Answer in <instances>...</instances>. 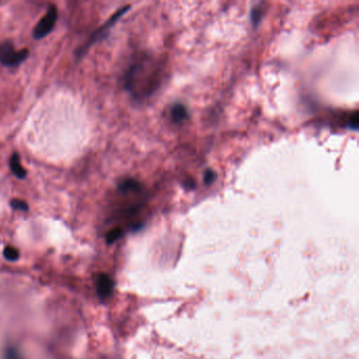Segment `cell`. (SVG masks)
<instances>
[{
  "label": "cell",
  "instance_id": "obj_1",
  "mask_svg": "<svg viewBox=\"0 0 359 359\" xmlns=\"http://www.w3.org/2000/svg\"><path fill=\"white\" fill-rule=\"evenodd\" d=\"M159 83V69L154 60L141 57L136 59L124 75V88L135 99L152 95Z\"/></svg>",
  "mask_w": 359,
  "mask_h": 359
},
{
  "label": "cell",
  "instance_id": "obj_2",
  "mask_svg": "<svg viewBox=\"0 0 359 359\" xmlns=\"http://www.w3.org/2000/svg\"><path fill=\"white\" fill-rule=\"evenodd\" d=\"M29 56V50L24 49L16 52L12 41L0 42V63L5 67L15 68L21 65Z\"/></svg>",
  "mask_w": 359,
  "mask_h": 359
},
{
  "label": "cell",
  "instance_id": "obj_3",
  "mask_svg": "<svg viewBox=\"0 0 359 359\" xmlns=\"http://www.w3.org/2000/svg\"><path fill=\"white\" fill-rule=\"evenodd\" d=\"M129 9H130V6H126V7L121 8V9L118 10L117 12H116L102 27H100L99 29H97L96 31H95L94 33L92 34L91 38L89 39V41L86 42V44H84V46L81 47V48L76 52L77 57H78V58H81L82 56H84V54H86L87 50H88L92 45H94L95 42L98 41V40H101L105 35H108L109 30L113 27V25H114V24L116 23V21H117L124 13L128 12Z\"/></svg>",
  "mask_w": 359,
  "mask_h": 359
},
{
  "label": "cell",
  "instance_id": "obj_4",
  "mask_svg": "<svg viewBox=\"0 0 359 359\" xmlns=\"http://www.w3.org/2000/svg\"><path fill=\"white\" fill-rule=\"evenodd\" d=\"M57 18H58L57 8L54 5H50L47 14L45 15V17L41 18V20L35 27L33 31V37L35 39H41L48 36L52 32V30L54 29Z\"/></svg>",
  "mask_w": 359,
  "mask_h": 359
},
{
  "label": "cell",
  "instance_id": "obj_5",
  "mask_svg": "<svg viewBox=\"0 0 359 359\" xmlns=\"http://www.w3.org/2000/svg\"><path fill=\"white\" fill-rule=\"evenodd\" d=\"M141 190V185L134 178H124L118 184L117 191L122 194H137Z\"/></svg>",
  "mask_w": 359,
  "mask_h": 359
},
{
  "label": "cell",
  "instance_id": "obj_6",
  "mask_svg": "<svg viewBox=\"0 0 359 359\" xmlns=\"http://www.w3.org/2000/svg\"><path fill=\"white\" fill-rule=\"evenodd\" d=\"M113 291V281L107 275V274H101L97 279V292L99 297L104 299L108 298Z\"/></svg>",
  "mask_w": 359,
  "mask_h": 359
},
{
  "label": "cell",
  "instance_id": "obj_7",
  "mask_svg": "<svg viewBox=\"0 0 359 359\" xmlns=\"http://www.w3.org/2000/svg\"><path fill=\"white\" fill-rule=\"evenodd\" d=\"M10 167L12 173L19 179H24L27 176V171L21 165L20 156L18 153H14L10 158Z\"/></svg>",
  "mask_w": 359,
  "mask_h": 359
},
{
  "label": "cell",
  "instance_id": "obj_8",
  "mask_svg": "<svg viewBox=\"0 0 359 359\" xmlns=\"http://www.w3.org/2000/svg\"><path fill=\"white\" fill-rule=\"evenodd\" d=\"M171 118L175 123H183L189 119V112L182 103H176L171 110Z\"/></svg>",
  "mask_w": 359,
  "mask_h": 359
},
{
  "label": "cell",
  "instance_id": "obj_9",
  "mask_svg": "<svg viewBox=\"0 0 359 359\" xmlns=\"http://www.w3.org/2000/svg\"><path fill=\"white\" fill-rule=\"evenodd\" d=\"M123 234V230L121 228H115L111 230L107 235V242L108 244H113L114 241L119 239Z\"/></svg>",
  "mask_w": 359,
  "mask_h": 359
},
{
  "label": "cell",
  "instance_id": "obj_10",
  "mask_svg": "<svg viewBox=\"0 0 359 359\" xmlns=\"http://www.w3.org/2000/svg\"><path fill=\"white\" fill-rule=\"evenodd\" d=\"M10 205H11V207H12L13 209L18 210V211H23V212H28V211H29V206H28V204L25 202V200H21V199H12V200H11Z\"/></svg>",
  "mask_w": 359,
  "mask_h": 359
},
{
  "label": "cell",
  "instance_id": "obj_11",
  "mask_svg": "<svg viewBox=\"0 0 359 359\" xmlns=\"http://www.w3.org/2000/svg\"><path fill=\"white\" fill-rule=\"evenodd\" d=\"M4 255L5 257L8 259V260H11V261H14V260H17L18 257H19V252L13 248V247H7L4 251Z\"/></svg>",
  "mask_w": 359,
  "mask_h": 359
},
{
  "label": "cell",
  "instance_id": "obj_12",
  "mask_svg": "<svg viewBox=\"0 0 359 359\" xmlns=\"http://www.w3.org/2000/svg\"><path fill=\"white\" fill-rule=\"evenodd\" d=\"M215 179H216V174H215V172L213 170H210V168H209V170H207L205 172L204 182H205L206 186L212 185L215 182Z\"/></svg>",
  "mask_w": 359,
  "mask_h": 359
},
{
  "label": "cell",
  "instance_id": "obj_13",
  "mask_svg": "<svg viewBox=\"0 0 359 359\" xmlns=\"http://www.w3.org/2000/svg\"><path fill=\"white\" fill-rule=\"evenodd\" d=\"M358 118H359V114L357 111H355L352 115L351 117L349 119V121H347V126H349L350 129L352 130H357L358 129Z\"/></svg>",
  "mask_w": 359,
  "mask_h": 359
},
{
  "label": "cell",
  "instance_id": "obj_14",
  "mask_svg": "<svg viewBox=\"0 0 359 359\" xmlns=\"http://www.w3.org/2000/svg\"><path fill=\"white\" fill-rule=\"evenodd\" d=\"M261 9L260 8H254L252 11V21L254 25H257L261 18Z\"/></svg>",
  "mask_w": 359,
  "mask_h": 359
},
{
  "label": "cell",
  "instance_id": "obj_15",
  "mask_svg": "<svg viewBox=\"0 0 359 359\" xmlns=\"http://www.w3.org/2000/svg\"><path fill=\"white\" fill-rule=\"evenodd\" d=\"M7 359H20V357H19L18 353L15 350L11 349L7 353Z\"/></svg>",
  "mask_w": 359,
  "mask_h": 359
},
{
  "label": "cell",
  "instance_id": "obj_16",
  "mask_svg": "<svg viewBox=\"0 0 359 359\" xmlns=\"http://www.w3.org/2000/svg\"><path fill=\"white\" fill-rule=\"evenodd\" d=\"M184 185H185V187H187L189 189H193L194 186H195V183H194V181L192 178H190V179H188V181Z\"/></svg>",
  "mask_w": 359,
  "mask_h": 359
}]
</instances>
